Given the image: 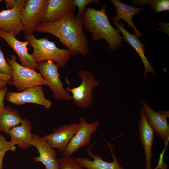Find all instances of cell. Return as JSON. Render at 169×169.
I'll return each instance as SVG.
<instances>
[{
  "mask_svg": "<svg viewBox=\"0 0 169 169\" xmlns=\"http://www.w3.org/2000/svg\"><path fill=\"white\" fill-rule=\"evenodd\" d=\"M22 120L18 110L10 106L5 107L0 112V131L8 134L12 127L19 125Z\"/></svg>",
  "mask_w": 169,
  "mask_h": 169,
  "instance_id": "21",
  "label": "cell"
},
{
  "mask_svg": "<svg viewBox=\"0 0 169 169\" xmlns=\"http://www.w3.org/2000/svg\"><path fill=\"white\" fill-rule=\"evenodd\" d=\"M142 109L147 120L158 137L162 140L165 146L167 145L169 137V110L156 111L146 102H142Z\"/></svg>",
  "mask_w": 169,
  "mask_h": 169,
  "instance_id": "10",
  "label": "cell"
},
{
  "mask_svg": "<svg viewBox=\"0 0 169 169\" xmlns=\"http://www.w3.org/2000/svg\"><path fill=\"white\" fill-rule=\"evenodd\" d=\"M7 84L6 82L0 80V90L6 87Z\"/></svg>",
  "mask_w": 169,
  "mask_h": 169,
  "instance_id": "30",
  "label": "cell"
},
{
  "mask_svg": "<svg viewBox=\"0 0 169 169\" xmlns=\"http://www.w3.org/2000/svg\"><path fill=\"white\" fill-rule=\"evenodd\" d=\"M113 24L119 29L123 36V39L128 43L135 50L141 59L145 67V71L143 77H146V74L151 73L153 75L156 74L155 69L152 67V64L147 59L144 54L145 47L139 40L135 34H132L129 32L124 28V25L122 23H119L118 22L113 20Z\"/></svg>",
  "mask_w": 169,
  "mask_h": 169,
  "instance_id": "18",
  "label": "cell"
},
{
  "mask_svg": "<svg viewBox=\"0 0 169 169\" xmlns=\"http://www.w3.org/2000/svg\"><path fill=\"white\" fill-rule=\"evenodd\" d=\"M6 100L16 105L32 103L43 105L46 109H49L51 102L45 97L42 85L26 88L22 91H10L6 94Z\"/></svg>",
  "mask_w": 169,
  "mask_h": 169,
  "instance_id": "9",
  "label": "cell"
},
{
  "mask_svg": "<svg viewBox=\"0 0 169 169\" xmlns=\"http://www.w3.org/2000/svg\"><path fill=\"white\" fill-rule=\"evenodd\" d=\"M12 75L0 73V80L6 82L8 84L11 85Z\"/></svg>",
  "mask_w": 169,
  "mask_h": 169,
  "instance_id": "29",
  "label": "cell"
},
{
  "mask_svg": "<svg viewBox=\"0 0 169 169\" xmlns=\"http://www.w3.org/2000/svg\"><path fill=\"white\" fill-rule=\"evenodd\" d=\"M100 123L99 121L88 123L84 117H81L78 130L63 152V156H71L80 148L90 143L91 135L98 129Z\"/></svg>",
  "mask_w": 169,
  "mask_h": 169,
  "instance_id": "8",
  "label": "cell"
},
{
  "mask_svg": "<svg viewBox=\"0 0 169 169\" xmlns=\"http://www.w3.org/2000/svg\"><path fill=\"white\" fill-rule=\"evenodd\" d=\"M16 149L15 145L7 141L5 137L0 134V169H3V161L6 153L8 151H14Z\"/></svg>",
  "mask_w": 169,
  "mask_h": 169,
  "instance_id": "24",
  "label": "cell"
},
{
  "mask_svg": "<svg viewBox=\"0 0 169 169\" xmlns=\"http://www.w3.org/2000/svg\"><path fill=\"white\" fill-rule=\"evenodd\" d=\"M6 7L8 9L15 7H18L22 9L24 7L27 0H5Z\"/></svg>",
  "mask_w": 169,
  "mask_h": 169,
  "instance_id": "27",
  "label": "cell"
},
{
  "mask_svg": "<svg viewBox=\"0 0 169 169\" xmlns=\"http://www.w3.org/2000/svg\"><path fill=\"white\" fill-rule=\"evenodd\" d=\"M140 118L138 122L140 141L144 148L146 157V169H152V147L154 140V131L147 120L143 110L140 111Z\"/></svg>",
  "mask_w": 169,
  "mask_h": 169,
  "instance_id": "13",
  "label": "cell"
},
{
  "mask_svg": "<svg viewBox=\"0 0 169 169\" xmlns=\"http://www.w3.org/2000/svg\"><path fill=\"white\" fill-rule=\"evenodd\" d=\"M25 36L30 47L33 48L32 55L36 63L51 60L55 62L59 67L63 68L70 60L71 55L68 50L59 48L48 38L37 39L33 34Z\"/></svg>",
  "mask_w": 169,
  "mask_h": 169,
  "instance_id": "3",
  "label": "cell"
},
{
  "mask_svg": "<svg viewBox=\"0 0 169 169\" xmlns=\"http://www.w3.org/2000/svg\"><path fill=\"white\" fill-rule=\"evenodd\" d=\"M10 58L8 57L7 60L13 69L11 85L18 91H22L27 88L47 85L40 73L19 64L14 54L10 55Z\"/></svg>",
  "mask_w": 169,
  "mask_h": 169,
  "instance_id": "4",
  "label": "cell"
},
{
  "mask_svg": "<svg viewBox=\"0 0 169 169\" xmlns=\"http://www.w3.org/2000/svg\"><path fill=\"white\" fill-rule=\"evenodd\" d=\"M8 89V87L6 86L0 90V112L5 107L4 100Z\"/></svg>",
  "mask_w": 169,
  "mask_h": 169,
  "instance_id": "28",
  "label": "cell"
},
{
  "mask_svg": "<svg viewBox=\"0 0 169 169\" xmlns=\"http://www.w3.org/2000/svg\"><path fill=\"white\" fill-rule=\"evenodd\" d=\"M21 124L20 125L12 127L8 134L11 137L9 141L11 143L25 149L32 146V134L31 132L32 125L30 121L26 118L22 119Z\"/></svg>",
  "mask_w": 169,
  "mask_h": 169,
  "instance_id": "19",
  "label": "cell"
},
{
  "mask_svg": "<svg viewBox=\"0 0 169 169\" xmlns=\"http://www.w3.org/2000/svg\"><path fill=\"white\" fill-rule=\"evenodd\" d=\"M18 7L12 9L3 10L0 12V28L15 36L23 31L22 23L21 11Z\"/></svg>",
  "mask_w": 169,
  "mask_h": 169,
  "instance_id": "16",
  "label": "cell"
},
{
  "mask_svg": "<svg viewBox=\"0 0 169 169\" xmlns=\"http://www.w3.org/2000/svg\"><path fill=\"white\" fill-rule=\"evenodd\" d=\"M73 0H49L43 23L58 21L68 13L75 11Z\"/></svg>",
  "mask_w": 169,
  "mask_h": 169,
  "instance_id": "17",
  "label": "cell"
},
{
  "mask_svg": "<svg viewBox=\"0 0 169 169\" xmlns=\"http://www.w3.org/2000/svg\"><path fill=\"white\" fill-rule=\"evenodd\" d=\"M0 73L12 75L13 69L12 67L7 62L3 52L0 48Z\"/></svg>",
  "mask_w": 169,
  "mask_h": 169,
  "instance_id": "26",
  "label": "cell"
},
{
  "mask_svg": "<svg viewBox=\"0 0 169 169\" xmlns=\"http://www.w3.org/2000/svg\"><path fill=\"white\" fill-rule=\"evenodd\" d=\"M107 6L104 4L100 10L88 7L81 16L83 28L92 34L95 41L102 39L107 42L109 49L115 51L123 44V38L118 28H114L110 23L105 13Z\"/></svg>",
  "mask_w": 169,
  "mask_h": 169,
  "instance_id": "2",
  "label": "cell"
},
{
  "mask_svg": "<svg viewBox=\"0 0 169 169\" xmlns=\"http://www.w3.org/2000/svg\"><path fill=\"white\" fill-rule=\"evenodd\" d=\"M79 127V123L64 124L54 128V132L43 136L45 140L53 148H57L60 153L65 150Z\"/></svg>",
  "mask_w": 169,
  "mask_h": 169,
  "instance_id": "11",
  "label": "cell"
},
{
  "mask_svg": "<svg viewBox=\"0 0 169 169\" xmlns=\"http://www.w3.org/2000/svg\"><path fill=\"white\" fill-rule=\"evenodd\" d=\"M78 75L82 80L80 85L72 89L67 87L66 90L72 93V100L74 103L83 109H87L93 103V89L99 84L100 81L95 79L91 71L80 70Z\"/></svg>",
  "mask_w": 169,
  "mask_h": 169,
  "instance_id": "5",
  "label": "cell"
},
{
  "mask_svg": "<svg viewBox=\"0 0 169 169\" xmlns=\"http://www.w3.org/2000/svg\"><path fill=\"white\" fill-rule=\"evenodd\" d=\"M49 0H27L21 11L25 36L33 34L35 28L43 23Z\"/></svg>",
  "mask_w": 169,
  "mask_h": 169,
  "instance_id": "7",
  "label": "cell"
},
{
  "mask_svg": "<svg viewBox=\"0 0 169 169\" xmlns=\"http://www.w3.org/2000/svg\"><path fill=\"white\" fill-rule=\"evenodd\" d=\"M59 66L51 60L37 63L36 69L40 71L44 79L51 90L54 97L57 100H70L72 96L65 89L59 77Z\"/></svg>",
  "mask_w": 169,
  "mask_h": 169,
  "instance_id": "6",
  "label": "cell"
},
{
  "mask_svg": "<svg viewBox=\"0 0 169 169\" xmlns=\"http://www.w3.org/2000/svg\"><path fill=\"white\" fill-rule=\"evenodd\" d=\"M31 145L37 149L39 154L34 157L35 161L42 162L48 169H59L57 152L43 137L37 134H32Z\"/></svg>",
  "mask_w": 169,
  "mask_h": 169,
  "instance_id": "12",
  "label": "cell"
},
{
  "mask_svg": "<svg viewBox=\"0 0 169 169\" xmlns=\"http://www.w3.org/2000/svg\"><path fill=\"white\" fill-rule=\"evenodd\" d=\"M44 169H48L45 168Z\"/></svg>",
  "mask_w": 169,
  "mask_h": 169,
  "instance_id": "31",
  "label": "cell"
},
{
  "mask_svg": "<svg viewBox=\"0 0 169 169\" xmlns=\"http://www.w3.org/2000/svg\"><path fill=\"white\" fill-rule=\"evenodd\" d=\"M94 3L96 4H99L100 1L98 0H73V4L78 8L77 15L81 16L85 11L86 6L91 3Z\"/></svg>",
  "mask_w": 169,
  "mask_h": 169,
  "instance_id": "25",
  "label": "cell"
},
{
  "mask_svg": "<svg viewBox=\"0 0 169 169\" xmlns=\"http://www.w3.org/2000/svg\"><path fill=\"white\" fill-rule=\"evenodd\" d=\"M114 5L116 10V15L113 20L118 22L121 19L125 20L130 28L134 29L136 35L137 37H142L141 32L136 27L132 21V18L135 15H138L142 10L146 8H140L132 5H128L119 0H111Z\"/></svg>",
  "mask_w": 169,
  "mask_h": 169,
  "instance_id": "20",
  "label": "cell"
},
{
  "mask_svg": "<svg viewBox=\"0 0 169 169\" xmlns=\"http://www.w3.org/2000/svg\"><path fill=\"white\" fill-rule=\"evenodd\" d=\"M57 160L60 166L59 169H86L80 165L75 158L71 156H63Z\"/></svg>",
  "mask_w": 169,
  "mask_h": 169,
  "instance_id": "23",
  "label": "cell"
},
{
  "mask_svg": "<svg viewBox=\"0 0 169 169\" xmlns=\"http://www.w3.org/2000/svg\"><path fill=\"white\" fill-rule=\"evenodd\" d=\"M0 37L3 38L15 51L19 58L21 65L36 71L37 63L32 54L28 52L27 45L29 42L26 41L22 42L18 40L16 37L0 28Z\"/></svg>",
  "mask_w": 169,
  "mask_h": 169,
  "instance_id": "14",
  "label": "cell"
},
{
  "mask_svg": "<svg viewBox=\"0 0 169 169\" xmlns=\"http://www.w3.org/2000/svg\"><path fill=\"white\" fill-rule=\"evenodd\" d=\"M107 144L113 158L112 162L104 161L99 154L94 155L91 151L90 147L87 150V153L90 157L93 159V161L85 157H75V158L80 165L86 169H125L120 165L114 153V147L113 145L109 142H107Z\"/></svg>",
  "mask_w": 169,
  "mask_h": 169,
  "instance_id": "15",
  "label": "cell"
},
{
  "mask_svg": "<svg viewBox=\"0 0 169 169\" xmlns=\"http://www.w3.org/2000/svg\"><path fill=\"white\" fill-rule=\"evenodd\" d=\"M34 31L54 36L67 48L71 56L87 55L88 42L84 32L81 16L75 14L74 11L68 13L55 22L41 23L36 27Z\"/></svg>",
  "mask_w": 169,
  "mask_h": 169,
  "instance_id": "1",
  "label": "cell"
},
{
  "mask_svg": "<svg viewBox=\"0 0 169 169\" xmlns=\"http://www.w3.org/2000/svg\"><path fill=\"white\" fill-rule=\"evenodd\" d=\"M132 4L136 5H147L156 14L169 10L168 0H131Z\"/></svg>",
  "mask_w": 169,
  "mask_h": 169,
  "instance_id": "22",
  "label": "cell"
}]
</instances>
